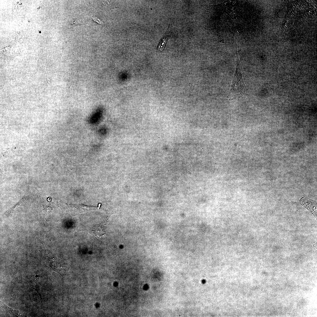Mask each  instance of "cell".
<instances>
[{"mask_svg":"<svg viewBox=\"0 0 317 317\" xmlns=\"http://www.w3.org/2000/svg\"><path fill=\"white\" fill-rule=\"evenodd\" d=\"M235 47L236 56V67L231 89L227 96L229 100L242 97L245 91V86L242 76V65L238 55L236 38Z\"/></svg>","mask_w":317,"mask_h":317,"instance_id":"obj_1","label":"cell"},{"mask_svg":"<svg viewBox=\"0 0 317 317\" xmlns=\"http://www.w3.org/2000/svg\"><path fill=\"white\" fill-rule=\"evenodd\" d=\"M299 201L303 206L311 212L316 218H317L316 202L306 197L301 198L300 199Z\"/></svg>","mask_w":317,"mask_h":317,"instance_id":"obj_2","label":"cell"},{"mask_svg":"<svg viewBox=\"0 0 317 317\" xmlns=\"http://www.w3.org/2000/svg\"><path fill=\"white\" fill-rule=\"evenodd\" d=\"M174 21V18L173 17L170 18L169 20L168 28L165 33V36L162 39L158 45V49L160 51H163L166 45L170 30V28Z\"/></svg>","mask_w":317,"mask_h":317,"instance_id":"obj_3","label":"cell"},{"mask_svg":"<svg viewBox=\"0 0 317 317\" xmlns=\"http://www.w3.org/2000/svg\"><path fill=\"white\" fill-rule=\"evenodd\" d=\"M0 305L2 307L5 309L7 311H8L11 314L13 315L14 316L17 317L18 316H26L23 313L19 311L14 309L11 308H10L1 302H0Z\"/></svg>","mask_w":317,"mask_h":317,"instance_id":"obj_4","label":"cell"},{"mask_svg":"<svg viewBox=\"0 0 317 317\" xmlns=\"http://www.w3.org/2000/svg\"><path fill=\"white\" fill-rule=\"evenodd\" d=\"M73 21V22L72 24V25L73 26L86 24L87 23L86 21H85L84 19L80 17H77L74 18Z\"/></svg>","mask_w":317,"mask_h":317,"instance_id":"obj_5","label":"cell"},{"mask_svg":"<svg viewBox=\"0 0 317 317\" xmlns=\"http://www.w3.org/2000/svg\"><path fill=\"white\" fill-rule=\"evenodd\" d=\"M92 18L93 20H94L96 22L98 23L102 24H103V22L100 19L98 18L97 17L95 16H92Z\"/></svg>","mask_w":317,"mask_h":317,"instance_id":"obj_6","label":"cell"}]
</instances>
